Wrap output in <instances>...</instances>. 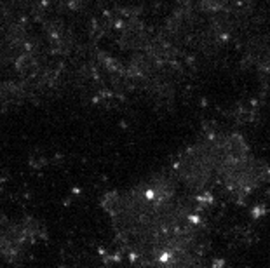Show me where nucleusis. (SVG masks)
<instances>
[{
	"label": "nucleus",
	"mask_w": 270,
	"mask_h": 268,
	"mask_svg": "<svg viewBox=\"0 0 270 268\" xmlns=\"http://www.w3.org/2000/svg\"><path fill=\"white\" fill-rule=\"evenodd\" d=\"M119 251L140 268H201L208 233L202 204L176 179H157L119 195L110 206Z\"/></svg>",
	"instance_id": "obj_1"
},
{
	"label": "nucleus",
	"mask_w": 270,
	"mask_h": 268,
	"mask_svg": "<svg viewBox=\"0 0 270 268\" xmlns=\"http://www.w3.org/2000/svg\"><path fill=\"white\" fill-rule=\"evenodd\" d=\"M183 167L176 181L201 204L215 197H240L256 176L244 146L228 139L190 150Z\"/></svg>",
	"instance_id": "obj_2"
}]
</instances>
